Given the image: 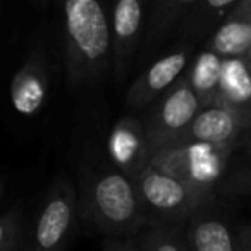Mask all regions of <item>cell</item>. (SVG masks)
I'll list each match as a JSON object with an SVG mask.
<instances>
[{
	"label": "cell",
	"instance_id": "1",
	"mask_svg": "<svg viewBox=\"0 0 251 251\" xmlns=\"http://www.w3.org/2000/svg\"><path fill=\"white\" fill-rule=\"evenodd\" d=\"M112 62L110 18L97 0L64 4V64L71 88L100 83Z\"/></svg>",
	"mask_w": 251,
	"mask_h": 251
},
{
	"label": "cell",
	"instance_id": "2",
	"mask_svg": "<svg viewBox=\"0 0 251 251\" xmlns=\"http://www.w3.org/2000/svg\"><path fill=\"white\" fill-rule=\"evenodd\" d=\"M77 215L114 239H136L150 224L136 182L112 165L95 171L77 200Z\"/></svg>",
	"mask_w": 251,
	"mask_h": 251
},
{
	"label": "cell",
	"instance_id": "3",
	"mask_svg": "<svg viewBox=\"0 0 251 251\" xmlns=\"http://www.w3.org/2000/svg\"><path fill=\"white\" fill-rule=\"evenodd\" d=\"M134 182L150 217V224H164L182 230L200 208L213 201L212 193L193 188L151 164Z\"/></svg>",
	"mask_w": 251,
	"mask_h": 251
},
{
	"label": "cell",
	"instance_id": "4",
	"mask_svg": "<svg viewBox=\"0 0 251 251\" xmlns=\"http://www.w3.org/2000/svg\"><path fill=\"white\" fill-rule=\"evenodd\" d=\"M232 151L234 148L203 143H176L155 151L151 165L164 169L193 188L215 195L229 171Z\"/></svg>",
	"mask_w": 251,
	"mask_h": 251
},
{
	"label": "cell",
	"instance_id": "5",
	"mask_svg": "<svg viewBox=\"0 0 251 251\" xmlns=\"http://www.w3.org/2000/svg\"><path fill=\"white\" fill-rule=\"evenodd\" d=\"M201 108L198 97L184 76L155 103H151L145 110L141 121L153 148V155L160 148L174 145Z\"/></svg>",
	"mask_w": 251,
	"mask_h": 251
},
{
	"label": "cell",
	"instance_id": "6",
	"mask_svg": "<svg viewBox=\"0 0 251 251\" xmlns=\"http://www.w3.org/2000/svg\"><path fill=\"white\" fill-rule=\"evenodd\" d=\"M77 193L67 179H57L42 203L28 251H64L77 220Z\"/></svg>",
	"mask_w": 251,
	"mask_h": 251
},
{
	"label": "cell",
	"instance_id": "7",
	"mask_svg": "<svg viewBox=\"0 0 251 251\" xmlns=\"http://www.w3.org/2000/svg\"><path fill=\"white\" fill-rule=\"evenodd\" d=\"M191 59L193 47L189 43L157 59L131 84L126 93V107L133 112L147 110L184 76Z\"/></svg>",
	"mask_w": 251,
	"mask_h": 251
},
{
	"label": "cell",
	"instance_id": "8",
	"mask_svg": "<svg viewBox=\"0 0 251 251\" xmlns=\"http://www.w3.org/2000/svg\"><path fill=\"white\" fill-rule=\"evenodd\" d=\"M110 165L126 177L136 181L153 160V148L147 136L143 121L136 115H122L108 134Z\"/></svg>",
	"mask_w": 251,
	"mask_h": 251
},
{
	"label": "cell",
	"instance_id": "9",
	"mask_svg": "<svg viewBox=\"0 0 251 251\" xmlns=\"http://www.w3.org/2000/svg\"><path fill=\"white\" fill-rule=\"evenodd\" d=\"M147 4L143 0H119L110 14L112 69L121 83L127 73L143 40Z\"/></svg>",
	"mask_w": 251,
	"mask_h": 251
},
{
	"label": "cell",
	"instance_id": "10",
	"mask_svg": "<svg viewBox=\"0 0 251 251\" xmlns=\"http://www.w3.org/2000/svg\"><path fill=\"white\" fill-rule=\"evenodd\" d=\"M244 126L246 119L215 103L201 108L176 143H203L236 150Z\"/></svg>",
	"mask_w": 251,
	"mask_h": 251
},
{
	"label": "cell",
	"instance_id": "11",
	"mask_svg": "<svg viewBox=\"0 0 251 251\" xmlns=\"http://www.w3.org/2000/svg\"><path fill=\"white\" fill-rule=\"evenodd\" d=\"M49 95V64L45 52L35 49L28 55L11 83V103L19 115H35L45 105Z\"/></svg>",
	"mask_w": 251,
	"mask_h": 251
},
{
	"label": "cell",
	"instance_id": "12",
	"mask_svg": "<svg viewBox=\"0 0 251 251\" xmlns=\"http://www.w3.org/2000/svg\"><path fill=\"white\" fill-rule=\"evenodd\" d=\"M212 203L200 208L182 229L189 251H239L237 232H232L227 220L212 208Z\"/></svg>",
	"mask_w": 251,
	"mask_h": 251
},
{
	"label": "cell",
	"instance_id": "13",
	"mask_svg": "<svg viewBox=\"0 0 251 251\" xmlns=\"http://www.w3.org/2000/svg\"><path fill=\"white\" fill-rule=\"evenodd\" d=\"M206 49L220 59L246 57L251 50V0H239L215 29Z\"/></svg>",
	"mask_w": 251,
	"mask_h": 251
},
{
	"label": "cell",
	"instance_id": "14",
	"mask_svg": "<svg viewBox=\"0 0 251 251\" xmlns=\"http://www.w3.org/2000/svg\"><path fill=\"white\" fill-rule=\"evenodd\" d=\"M215 103L236 112L248 121L251 115V62L246 57L222 59Z\"/></svg>",
	"mask_w": 251,
	"mask_h": 251
},
{
	"label": "cell",
	"instance_id": "15",
	"mask_svg": "<svg viewBox=\"0 0 251 251\" xmlns=\"http://www.w3.org/2000/svg\"><path fill=\"white\" fill-rule=\"evenodd\" d=\"M239 0H195L179 33L188 42H205L215 33Z\"/></svg>",
	"mask_w": 251,
	"mask_h": 251
},
{
	"label": "cell",
	"instance_id": "16",
	"mask_svg": "<svg viewBox=\"0 0 251 251\" xmlns=\"http://www.w3.org/2000/svg\"><path fill=\"white\" fill-rule=\"evenodd\" d=\"M220 71H222V59L212 50L205 47L196 55H193L184 77L188 79L191 90L198 97L201 107H210L217 101L220 83Z\"/></svg>",
	"mask_w": 251,
	"mask_h": 251
},
{
	"label": "cell",
	"instance_id": "17",
	"mask_svg": "<svg viewBox=\"0 0 251 251\" xmlns=\"http://www.w3.org/2000/svg\"><path fill=\"white\" fill-rule=\"evenodd\" d=\"M193 2L195 0H158V2H153L151 12L147 14L150 19L145 25L143 40H141L145 47L150 49L171 31L174 29L179 31L186 14L193 7Z\"/></svg>",
	"mask_w": 251,
	"mask_h": 251
},
{
	"label": "cell",
	"instance_id": "18",
	"mask_svg": "<svg viewBox=\"0 0 251 251\" xmlns=\"http://www.w3.org/2000/svg\"><path fill=\"white\" fill-rule=\"evenodd\" d=\"M141 251H189L182 232L164 224H148L134 239Z\"/></svg>",
	"mask_w": 251,
	"mask_h": 251
},
{
	"label": "cell",
	"instance_id": "19",
	"mask_svg": "<svg viewBox=\"0 0 251 251\" xmlns=\"http://www.w3.org/2000/svg\"><path fill=\"white\" fill-rule=\"evenodd\" d=\"M217 189L226 195H251V165L227 171Z\"/></svg>",
	"mask_w": 251,
	"mask_h": 251
},
{
	"label": "cell",
	"instance_id": "20",
	"mask_svg": "<svg viewBox=\"0 0 251 251\" xmlns=\"http://www.w3.org/2000/svg\"><path fill=\"white\" fill-rule=\"evenodd\" d=\"M21 232V215L11 210L0 217V251H14Z\"/></svg>",
	"mask_w": 251,
	"mask_h": 251
},
{
	"label": "cell",
	"instance_id": "21",
	"mask_svg": "<svg viewBox=\"0 0 251 251\" xmlns=\"http://www.w3.org/2000/svg\"><path fill=\"white\" fill-rule=\"evenodd\" d=\"M103 251H141L140 248L136 246L134 239H114V237H105L103 243Z\"/></svg>",
	"mask_w": 251,
	"mask_h": 251
},
{
	"label": "cell",
	"instance_id": "22",
	"mask_svg": "<svg viewBox=\"0 0 251 251\" xmlns=\"http://www.w3.org/2000/svg\"><path fill=\"white\" fill-rule=\"evenodd\" d=\"M237 237H239V251H251V227H241Z\"/></svg>",
	"mask_w": 251,
	"mask_h": 251
},
{
	"label": "cell",
	"instance_id": "23",
	"mask_svg": "<svg viewBox=\"0 0 251 251\" xmlns=\"http://www.w3.org/2000/svg\"><path fill=\"white\" fill-rule=\"evenodd\" d=\"M237 147H243L248 153H251V115L248 117L246 126H244V131H243V136H241Z\"/></svg>",
	"mask_w": 251,
	"mask_h": 251
},
{
	"label": "cell",
	"instance_id": "24",
	"mask_svg": "<svg viewBox=\"0 0 251 251\" xmlns=\"http://www.w3.org/2000/svg\"><path fill=\"white\" fill-rule=\"evenodd\" d=\"M246 59H248V60H250V62H251V50H250V52H248V55H246Z\"/></svg>",
	"mask_w": 251,
	"mask_h": 251
},
{
	"label": "cell",
	"instance_id": "25",
	"mask_svg": "<svg viewBox=\"0 0 251 251\" xmlns=\"http://www.w3.org/2000/svg\"><path fill=\"white\" fill-rule=\"evenodd\" d=\"M250 196H251V195H250Z\"/></svg>",
	"mask_w": 251,
	"mask_h": 251
}]
</instances>
